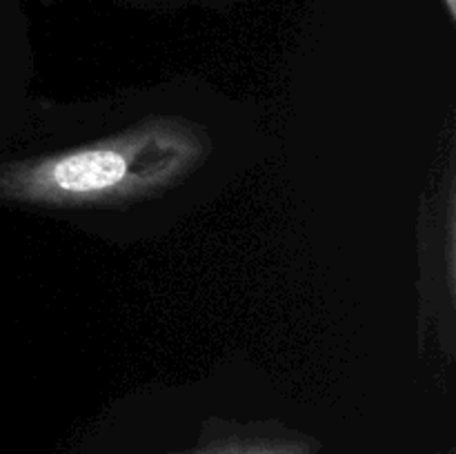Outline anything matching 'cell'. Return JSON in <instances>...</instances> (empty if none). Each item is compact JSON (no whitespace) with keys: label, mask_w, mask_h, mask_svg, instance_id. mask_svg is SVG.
<instances>
[{"label":"cell","mask_w":456,"mask_h":454,"mask_svg":"<svg viewBox=\"0 0 456 454\" xmlns=\"http://www.w3.org/2000/svg\"><path fill=\"white\" fill-rule=\"evenodd\" d=\"M127 174V160L110 150L83 151L53 165L52 181L65 191L110 190Z\"/></svg>","instance_id":"cell-1"},{"label":"cell","mask_w":456,"mask_h":454,"mask_svg":"<svg viewBox=\"0 0 456 454\" xmlns=\"http://www.w3.org/2000/svg\"><path fill=\"white\" fill-rule=\"evenodd\" d=\"M225 454H297L289 450H261V452H225Z\"/></svg>","instance_id":"cell-2"}]
</instances>
